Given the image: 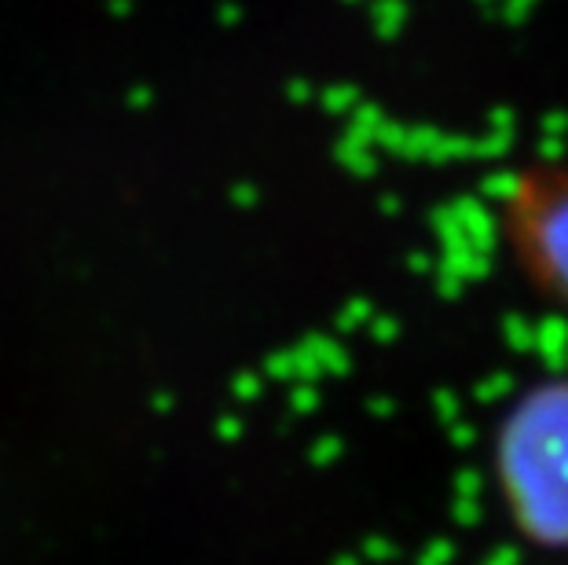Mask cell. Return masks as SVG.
Returning <instances> with one entry per match:
<instances>
[{
	"instance_id": "2",
	"label": "cell",
	"mask_w": 568,
	"mask_h": 565,
	"mask_svg": "<svg viewBox=\"0 0 568 565\" xmlns=\"http://www.w3.org/2000/svg\"><path fill=\"white\" fill-rule=\"evenodd\" d=\"M506 239L542 294L568 309V170L542 165L506 195Z\"/></svg>"
},
{
	"instance_id": "1",
	"label": "cell",
	"mask_w": 568,
	"mask_h": 565,
	"mask_svg": "<svg viewBox=\"0 0 568 565\" xmlns=\"http://www.w3.org/2000/svg\"><path fill=\"white\" fill-rule=\"evenodd\" d=\"M491 466L517 533L568 551V379L531 382L514 396L495 430Z\"/></svg>"
}]
</instances>
